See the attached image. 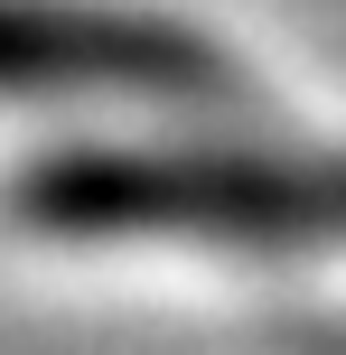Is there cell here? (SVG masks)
Segmentation results:
<instances>
[{
	"mask_svg": "<svg viewBox=\"0 0 346 355\" xmlns=\"http://www.w3.org/2000/svg\"><path fill=\"white\" fill-rule=\"evenodd\" d=\"M37 243H168L216 262H346V150L262 141H75L0 187Z\"/></svg>",
	"mask_w": 346,
	"mask_h": 355,
	"instance_id": "obj_1",
	"label": "cell"
},
{
	"mask_svg": "<svg viewBox=\"0 0 346 355\" xmlns=\"http://www.w3.org/2000/svg\"><path fill=\"white\" fill-rule=\"evenodd\" d=\"M122 94V103H216L234 66L178 19L122 0H0V103Z\"/></svg>",
	"mask_w": 346,
	"mask_h": 355,
	"instance_id": "obj_2",
	"label": "cell"
}]
</instances>
